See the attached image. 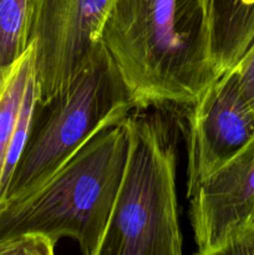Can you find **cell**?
Masks as SVG:
<instances>
[{
  "label": "cell",
  "mask_w": 254,
  "mask_h": 255,
  "mask_svg": "<svg viewBox=\"0 0 254 255\" xmlns=\"http://www.w3.org/2000/svg\"><path fill=\"white\" fill-rule=\"evenodd\" d=\"M126 164L100 255H179L177 154L157 115L134 111L125 121Z\"/></svg>",
  "instance_id": "4"
},
{
  "label": "cell",
  "mask_w": 254,
  "mask_h": 255,
  "mask_svg": "<svg viewBox=\"0 0 254 255\" xmlns=\"http://www.w3.org/2000/svg\"><path fill=\"white\" fill-rule=\"evenodd\" d=\"M187 197L198 253H226L254 217V137Z\"/></svg>",
  "instance_id": "7"
},
{
  "label": "cell",
  "mask_w": 254,
  "mask_h": 255,
  "mask_svg": "<svg viewBox=\"0 0 254 255\" xmlns=\"http://www.w3.org/2000/svg\"><path fill=\"white\" fill-rule=\"evenodd\" d=\"M30 0H0V69L9 67L30 46Z\"/></svg>",
  "instance_id": "10"
},
{
  "label": "cell",
  "mask_w": 254,
  "mask_h": 255,
  "mask_svg": "<svg viewBox=\"0 0 254 255\" xmlns=\"http://www.w3.org/2000/svg\"><path fill=\"white\" fill-rule=\"evenodd\" d=\"M213 0H112L100 41L137 105L187 106L222 76L212 41Z\"/></svg>",
  "instance_id": "1"
},
{
  "label": "cell",
  "mask_w": 254,
  "mask_h": 255,
  "mask_svg": "<svg viewBox=\"0 0 254 255\" xmlns=\"http://www.w3.org/2000/svg\"><path fill=\"white\" fill-rule=\"evenodd\" d=\"M37 101L71 82L101 37L112 0H30Z\"/></svg>",
  "instance_id": "5"
},
{
  "label": "cell",
  "mask_w": 254,
  "mask_h": 255,
  "mask_svg": "<svg viewBox=\"0 0 254 255\" xmlns=\"http://www.w3.org/2000/svg\"><path fill=\"white\" fill-rule=\"evenodd\" d=\"M134 111L138 109L131 91L99 41L67 86L46 101H37L4 206L39 188L92 137Z\"/></svg>",
  "instance_id": "3"
},
{
  "label": "cell",
  "mask_w": 254,
  "mask_h": 255,
  "mask_svg": "<svg viewBox=\"0 0 254 255\" xmlns=\"http://www.w3.org/2000/svg\"><path fill=\"white\" fill-rule=\"evenodd\" d=\"M125 121L92 137L39 188L5 204L0 241L40 233L71 238L85 255H100L126 164Z\"/></svg>",
  "instance_id": "2"
},
{
  "label": "cell",
  "mask_w": 254,
  "mask_h": 255,
  "mask_svg": "<svg viewBox=\"0 0 254 255\" xmlns=\"http://www.w3.org/2000/svg\"><path fill=\"white\" fill-rule=\"evenodd\" d=\"M212 41L214 61L223 75L254 41V0H213Z\"/></svg>",
  "instance_id": "8"
},
{
  "label": "cell",
  "mask_w": 254,
  "mask_h": 255,
  "mask_svg": "<svg viewBox=\"0 0 254 255\" xmlns=\"http://www.w3.org/2000/svg\"><path fill=\"white\" fill-rule=\"evenodd\" d=\"M57 241L40 233H22L0 241V255H52Z\"/></svg>",
  "instance_id": "11"
},
{
  "label": "cell",
  "mask_w": 254,
  "mask_h": 255,
  "mask_svg": "<svg viewBox=\"0 0 254 255\" xmlns=\"http://www.w3.org/2000/svg\"><path fill=\"white\" fill-rule=\"evenodd\" d=\"M188 107L187 196L254 137V112L242 97L232 70Z\"/></svg>",
  "instance_id": "6"
},
{
  "label": "cell",
  "mask_w": 254,
  "mask_h": 255,
  "mask_svg": "<svg viewBox=\"0 0 254 255\" xmlns=\"http://www.w3.org/2000/svg\"><path fill=\"white\" fill-rule=\"evenodd\" d=\"M232 71L236 75L242 97L254 112V41Z\"/></svg>",
  "instance_id": "12"
},
{
  "label": "cell",
  "mask_w": 254,
  "mask_h": 255,
  "mask_svg": "<svg viewBox=\"0 0 254 255\" xmlns=\"http://www.w3.org/2000/svg\"><path fill=\"white\" fill-rule=\"evenodd\" d=\"M35 77V49L32 44L14 64L0 69V209L5 202L4 171L6 157L19 122L25 94Z\"/></svg>",
  "instance_id": "9"
}]
</instances>
